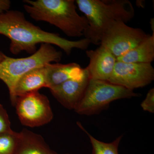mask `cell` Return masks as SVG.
I'll list each match as a JSON object with an SVG mask.
<instances>
[{
  "instance_id": "4fadbf2b",
  "label": "cell",
  "mask_w": 154,
  "mask_h": 154,
  "mask_svg": "<svg viewBox=\"0 0 154 154\" xmlns=\"http://www.w3.org/2000/svg\"><path fill=\"white\" fill-rule=\"evenodd\" d=\"M17 154H58L51 149L40 135L24 129L19 132Z\"/></svg>"
},
{
  "instance_id": "5bb4252c",
  "label": "cell",
  "mask_w": 154,
  "mask_h": 154,
  "mask_svg": "<svg viewBox=\"0 0 154 154\" xmlns=\"http://www.w3.org/2000/svg\"><path fill=\"white\" fill-rule=\"evenodd\" d=\"M127 63H151L154 60V33L134 48L116 58Z\"/></svg>"
},
{
  "instance_id": "8992f818",
  "label": "cell",
  "mask_w": 154,
  "mask_h": 154,
  "mask_svg": "<svg viewBox=\"0 0 154 154\" xmlns=\"http://www.w3.org/2000/svg\"><path fill=\"white\" fill-rule=\"evenodd\" d=\"M143 29L133 28L121 21L113 22L102 34L99 45L116 58L134 48L150 36Z\"/></svg>"
},
{
  "instance_id": "9c48e42d",
  "label": "cell",
  "mask_w": 154,
  "mask_h": 154,
  "mask_svg": "<svg viewBox=\"0 0 154 154\" xmlns=\"http://www.w3.org/2000/svg\"><path fill=\"white\" fill-rule=\"evenodd\" d=\"M90 79L88 72L85 68L80 76L67 80L50 90L63 106L67 109L74 110L82 98Z\"/></svg>"
},
{
  "instance_id": "ba28073f",
  "label": "cell",
  "mask_w": 154,
  "mask_h": 154,
  "mask_svg": "<svg viewBox=\"0 0 154 154\" xmlns=\"http://www.w3.org/2000/svg\"><path fill=\"white\" fill-rule=\"evenodd\" d=\"M154 80V69L151 63L117 61L108 82L134 91L149 85Z\"/></svg>"
},
{
  "instance_id": "5b68a950",
  "label": "cell",
  "mask_w": 154,
  "mask_h": 154,
  "mask_svg": "<svg viewBox=\"0 0 154 154\" xmlns=\"http://www.w3.org/2000/svg\"><path fill=\"white\" fill-rule=\"evenodd\" d=\"M140 96L108 81L90 79L85 94L74 110L80 115H95L107 109L115 100Z\"/></svg>"
},
{
  "instance_id": "ffe728a7",
  "label": "cell",
  "mask_w": 154,
  "mask_h": 154,
  "mask_svg": "<svg viewBox=\"0 0 154 154\" xmlns=\"http://www.w3.org/2000/svg\"><path fill=\"white\" fill-rule=\"evenodd\" d=\"M5 56V54H4L3 53L0 52V63L2 62L4 60Z\"/></svg>"
},
{
  "instance_id": "52a82bcc",
  "label": "cell",
  "mask_w": 154,
  "mask_h": 154,
  "mask_svg": "<svg viewBox=\"0 0 154 154\" xmlns=\"http://www.w3.org/2000/svg\"><path fill=\"white\" fill-rule=\"evenodd\" d=\"M14 105L20 122L25 126H42L53 119L48 98L38 91L17 97Z\"/></svg>"
},
{
  "instance_id": "d6986e66",
  "label": "cell",
  "mask_w": 154,
  "mask_h": 154,
  "mask_svg": "<svg viewBox=\"0 0 154 154\" xmlns=\"http://www.w3.org/2000/svg\"><path fill=\"white\" fill-rule=\"evenodd\" d=\"M11 5V2L9 0H0V15L8 11Z\"/></svg>"
},
{
  "instance_id": "8fae6325",
  "label": "cell",
  "mask_w": 154,
  "mask_h": 154,
  "mask_svg": "<svg viewBox=\"0 0 154 154\" xmlns=\"http://www.w3.org/2000/svg\"><path fill=\"white\" fill-rule=\"evenodd\" d=\"M47 88L50 90L66 81L80 76L84 69L76 63H48L45 66Z\"/></svg>"
},
{
  "instance_id": "44dd1931",
  "label": "cell",
  "mask_w": 154,
  "mask_h": 154,
  "mask_svg": "<svg viewBox=\"0 0 154 154\" xmlns=\"http://www.w3.org/2000/svg\"></svg>"
},
{
  "instance_id": "e0dca14e",
  "label": "cell",
  "mask_w": 154,
  "mask_h": 154,
  "mask_svg": "<svg viewBox=\"0 0 154 154\" xmlns=\"http://www.w3.org/2000/svg\"><path fill=\"white\" fill-rule=\"evenodd\" d=\"M7 110L0 104V134L14 132Z\"/></svg>"
},
{
  "instance_id": "7c38bea8",
  "label": "cell",
  "mask_w": 154,
  "mask_h": 154,
  "mask_svg": "<svg viewBox=\"0 0 154 154\" xmlns=\"http://www.w3.org/2000/svg\"><path fill=\"white\" fill-rule=\"evenodd\" d=\"M47 88L45 66L37 68L26 73L18 80L14 88L15 98L18 96L37 92Z\"/></svg>"
},
{
  "instance_id": "6da1fadb",
  "label": "cell",
  "mask_w": 154,
  "mask_h": 154,
  "mask_svg": "<svg viewBox=\"0 0 154 154\" xmlns=\"http://www.w3.org/2000/svg\"><path fill=\"white\" fill-rule=\"evenodd\" d=\"M0 34L9 38L10 51L15 55L24 51L33 54L36 51V45L40 43L54 45L68 55L75 48L87 50L91 44L85 37L72 41L44 31L28 21L22 12L17 11H8L0 15Z\"/></svg>"
},
{
  "instance_id": "30bf717a",
  "label": "cell",
  "mask_w": 154,
  "mask_h": 154,
  "mask_svg": "<svg viewBox=\"0 0 154 154\" xmlns=\"http://www.w3.org/2000/svg\"><path fill=\"white\" fill-rule=\"evenodd\" d=\"M89 63L85 68L90 79L108 81L114 69L116 57L109 50L100 45L95 49L87 50Z\"/></svg>"
},
{
  "instance_id": "2e32d148",
  "label": "cell",
  "mask_w": 154,
  "mask_h": 154,
  "mask_svg": "<svg viewBox=\"0 0 154 154\" xmlns=\"http://www.w3.org/2000/svg\"><path fill=\"white\" fill-rule=\"evenodd\" d=\"M19 132L0 134V154H17Z\"/></svg>"
},
{
  "instance_id": "ac0fdd59",
  "label": "cell",
  "mask_w": 154,
  "mask_h": 154,
  "mask_svg": "<svg viewBox=\"0 0 154 154\" xmlns=\"http://www.w3.org/2000/svg\"><path fill=\"white\" fill-rule=\"evenodd\" d=\"M143 110L151 113H154V88H152L148 92L145 99L140 104Z\"/></svg>"
},
{
  "instance_id": "7a4b0ae2",
  "label": "cell",
  "mask_w": 154,
  "mask_h": 154,
  "mask_svg": "<svg viewBox=\"0 0 154 154\" xmlns=\"http://www.w3.org/2000/svg\"><path fill=\"white\" fill-rule=\"evenodd\" d=\"M24 8L36 21L48 22L69 37L84 35L88 28V20L78 14L74 0H25Z\"/></svg>"
},
{
  "instance_id": "3957f363",
  "label": "cell",
  "mask_w": 154,
  "mask_h": 154,
  "mask_svg": "<svg viewBox=\"0 0 154 154\" xmlns=\"http://www.w3.org/2000/svg\"><path fill=\"white\" fill-rule=\"evenodd\" d=\"M77 5L88 20L85 38L91 43L99 45L102 34L113 22L131 21L134 8L128 0H77Z\"/></svg>"
},
{
  "instance_id": "277c9868",
  "label": "cell",
  "mask_w": 154,
  "mask_h": 154,
  "mask_svg": "<svg viewBox=\"0 0 154 154\" xmlns=\"http://www.w3.org/2000/svg\"><path fill=\"white\" fill-rule=\"evenodd\" d=\"M62 57V53L49 44H41L38 50L28 57L14 58L6 55L0 63V80L8 89L12 104L14 105L16 101L14 88L20 78L33 69L53 62H59Z\"/></svg>"
},
{
  "instance_id": "9a60e30c",
  "label": "cell",
  "mask_w": 154,
  "mask_h": 154,
  "mask_svg": "<svg viewBox=\"0 0 154 154\" xmlns=\"http://www.w3.org/2000/svg\"><path fill=\"white\" fill-rule=\"evenodd\" d=\"M78 125L90 139L92 146V154H119V146L122 138V136L116 138L112 142H104L92 136L84 128L81 123Z\"/></svg>"
}]
</instances>
